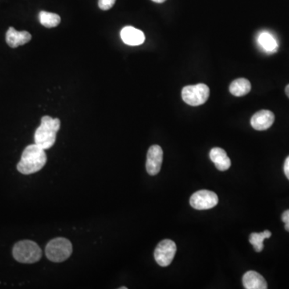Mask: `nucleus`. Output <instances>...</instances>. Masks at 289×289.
Returning <instances> with one entry per match:
<instances>
[{"label": "nucleus", "mask_w": 289, "mask_h": 289, "mask_svg": "<svg viewBox=\"0 0 289 289\" xmlns=\"http://www.w3.org/2000/svg\"><path fill=\"white\" fill-rule=\"evenodd\" d=\"M45 150L38 144H30L25 148L21 159L17 165V169L23 175H32L40 171L45 166L47 155Z\"/></svg>", "instance_id": "nucleus-1"}, {"label": "nucleus", "mask_w": 289, "mask_h": 289, "mask_svg": "<svg viewBox=\"0 0 289 289\" xmlns=\"http://www.w3.org/2000/svg\"><path fill=\"white\" fill-rule=\"evenodd\" d=\"M60 128V119L51 118L49 116L43 117L41 124L35 133V143L44 150H48L53 147Z\"/></svg>", "instance_id": "nucleus-2"}, {"label": "nucleus", "mask_w": 289, "mask_h": 289, "mask_svg": "<svg viewBox=\"0 0 289 289\" xmlns=\"http://www.w3.org/2000/svg\"><path fill=\"white\" fill-rule=\"evenodd\" d=\"M14 258L23 264H34L42 257V250L32 240H22L15 244L12 251Z\"/></svg>", "instance_id": "nucleus-3"}, {"label": "nucleus", "mask_w": 289, "mask_h": 289, "mask_svg": "<svg viewBox=\"0 0 289 289\" xmlns=\"http://www.w3.org/2000/svg\"><path fill=\"white\" fill-rule=\"evenodd\" d=\"M72 252V244L69 240L65 238L60 237L54 239L46 246V256L52 262H64L69 259Z\"/></svg>", "instance_id": "nucleus-4"}, {"label": "nucleus", "mask_w": 289, "mask_h": 289, "mask_svg": "<svg viewBox=\"0 0 289 289\" xmlns=\"http://www.w3.org/2000/svg\"><path fill=\"white\" fill-rule=\"evenodd\" d=\"M209 96V87L205 84L186 86L182 91L183 101L191 106L204 105L208 101Z\"/></svg>", "instance_id": "nucleus-5"}, {"label": "nucleus", "mask_w": 289, "mask_h": 289, "mask_svg": "<svg viewBox=\"0 0 289 289\" xmlns=\"http://www.w3.org/2000/svg\"><path fill=\"white\" fill-rule=\"evenodd\" d=\"M177 251L175 242L164 240L160 242L154 251V259L161 267H167L171 264Z\"/></svg>", "instance_id": "nucleus-6"}, {"label": "nucleus", "mask_w": 289, "mask_h": 289, "mask_svg": "<svg viewBox=\"0 0 289 289\" xmlns=\"http://www.w3.org/2000/svg\"><path fill=\"white\" fill-rule=\"evenodd\" d=\"M219 203L218 196L213 191L198 190L190 197V204L196 210H208L215 208Z\"/></svg>", "instance_id": "nucleus-7"}, {"label": "nucleus", "mask_w": 289, "mask_h": 289, "mask_svg": "<svg viewBox=\"0 0 289 289\" xmlns=\"http://www.w3.org/2000/svg\"><path fill=\"white\" fill-rule=\"evenodd\" d=\"M163 160V151L161 147L154 144L149 149L147 153V170L149 175H158L162 167Z\"/></svg>", "instance_id": "nucleus-8"}, {"label": "nucleus", "mask_w": 289, "mask_h": 289, "mask_svg": "<svg viewBox=\"0 0 289 289\" xmlns=\"http://www.w3.org/2000/svg\"><path fill=\"white\" fill-rule=\"evenodd\" d=\"M275 115L269 110H261L255 112L251 119V125L255 130H266L274 123Z\"/></svg>", "instance_id": "nucleus-9"}, {"label": "nucleus", "mask_w": 289, "mask_h": 289, "mask_svg": "<svg viewBox=\"0 0 289 289\" xmlns=\"http://www.w3.org/2000/svg\"><path fill=\"white\" fill-rule=\"evenodd\" d=\"M121 37L123 42L128 45H141L144 41V35L141 30L127 26L124 27L121 32Z\"/></svg>", "instance_id": "nucleus-10"}, {"label": "nucleus", "mask_w": 289, "mask_h": 289, "mask_svg": "<svg viewBox=\"0 0 289 289\" xmlns=\"http://www.w3.org/2000/svg\"><path fill=\"white\" fill-rule=\"evenodd\" d=\"M31 40H32V35L26 31L18 32L13 27H10L7 32V44L11 48H17L19 46L27 44Z\"/></svg>", "instance_id": "nucleus-11"}, {"label": "nucleus", "mask_w": 289, "mask_h": 289, "mask_svg": "<svg viewBox=\"0 0 289 289\" xmlns=\"http://www.w3.org/2000/svg\"><path fill=\"white\" fill-rule=\"evenodd\" d=\"M243 283L246 289L268 288V283L265 278L255 271L246 272L243 276Z\"/></svg>", "instance_id": "nucleus-12"}, {"label": "nucleus", "mask_w": 289, "mask_h": 289, "mask_svg": "<svg viewBox=\"0 0 289 289\" xmlns=\"http://www.w3.org/2000/svg\"><path fill=\"white\" fill-rule=\"evenodd\" d=\"M210 158L215 163L217 169L221 171L227 170L230 167L232 162L226 151L219 147L212 149L210 152Z\"/></svg>", "instance_id": "nucleus-13"}, {"label": "nucleus", "mask_w": 289, "mask_h": 289, "mask_svg": "<svg viewBox=\"0 0 289 289\" xmlns=\"http://www.w3.org/2000/svg\"><path fill=\"white\" fill-rule=\"evenodd\" d=\"M229 90L230 94L236 97L247 95L251 91V83L245 78L236 79L230 84Z\"/></svg>", "instance_id": "nucleus-14"}, {"label": "nucleus", "mask_w": 289, "mask_h": 289, "mask_svg": "<svg viewBox=\"0 0 289 289\" xmlns=\"http://www.w3.org/2000/svg\"><path fill=\"white\" fill-rule=\"evenodd\" d=\"M39 19H40V23L48 28L56 27L61 21V17L57 14L44 12V11L40 12L39 14Z\"/></svg>", "instance_id": "nucleus-15"}, {"label": "nucleus", "mask_w": 289, "mask_h": 289, "mask_svg": "<svg viewBox=\"0 0 289 289\" xmlns=\"http://www.w3.org/2000/svg\"><path fill=\"white\" fill-rule=\"evenodd\" d=\"M258 42L261 44V47L268 52H274L277 50V42L270 33H261L258 37Z\"/></svg>", "instance_id": "nucleus-16"}, {"label": "nucleus", "mask_w": 289, "mask_h": 289, "mask_svg": "<svg viewBox=\"0 0 289 289\" xmlns=\"http://www.w3.org/2000/svg\"><path fill=\"white\" fill-rule=\"evenodd\" d=\"M272 233L266 230L261 233H252L250 236V244H252L254 249L257 252H261L264 249V240L270 238Z\"/></svg>", "instance_id": "nucleus-17"}, {"label": "nucleus", "mask_w": 289, "mask_h": 289, "mask_svg": "<svg viewBox=\"0 0 289 289\" xmlns=\"http://www.w3.org/2000/svg\"><path fill=\"white\" fill-rule=\"evenodd\" d=\"M116 0H99L98 1V6L103 11L111 9L113 7Z\"/></svg>", "instance_id": "nucleus-18"}, {"label": "nucleus", "mask_w": 289, "mask_h": 289, "mask_svg": "<svg viewBox=\"0 0 289 289\" xmlns=\"http://www.w3.org/2000/svg\"><path fill=\"white\" fill-rule=\"evenodd\" d=\"M282 221L285 224V229L289 232V210L284 211L282 215Z\"/></svg>", "instance_id": "nucleus-19"}, {"label": "nucleus", "mask_w": 289, "mask_h": 289, "mask_svg": "<svg viewBox=\"0 0 289 289\" xmlns=\"http://www.w3.org/2000/svg\"><path fill=\"white\" fill-rule=\"evenodd\" d=\"M283 171L285 174L286 177L289 180V156L286 158L285 162H284V166H283Z\"/></svg>", "instance_id": "nucleus-20"}, {"label": "nucleus", "mask_w": 289, "mask_h": 289, "mask_svg": "<svg viewBox=\"0 0 289 289\" xmlns=\"http://www.w3.org/2000/svg\"><path fill=\"white\" fill-rule=\"evenodd\" d=\"M153 2L157 3V4H162L165 2L166 0H152Z\"/></svg>", "instance_id": "nucleus-21"}, {"label": "nucleus", "mask_w": 289, "mask_h": 289, "mask_svg": "<svg viewBox=\"0 0 289 289\" xmlns=\"http://www.w3.org/2000/svg\"><path fill=\"white\" fill-rule=\"evenodd\" d=\"M285 93H286V95H287L289 98V84H287V85L286 86Z\"/></svg>", "instance_id": "nucleus-22"}, {"label": "nucleus", "mask_w": 289, "mask_h": 289, "mask_svg": "<svg viewBox=\"0 0 289 289\" xmlns=\"http://www.w3.org/2000/svg\"><path fill=\"white\" fill-rule=\"evenodd\" d=\"M120 289H127V287H120Z\"/></svg>", "instance_id": "nucleus-23"}]
</instances>
